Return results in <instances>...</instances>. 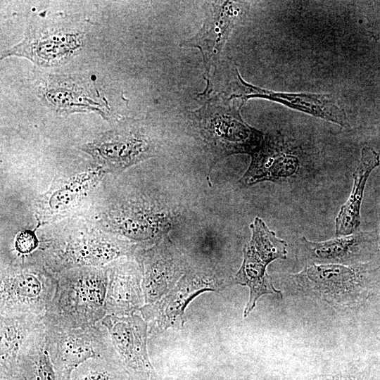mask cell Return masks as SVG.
I'll list each match as a JSON object with an SVG mask.
<instances>
[{
    "mask_svg": "<svg viewBox=\"0 0 380 380\" xmlns=\"http://www.w3.org/2000/svg\"><path fill=\"white\" fill-rule=\"evenodd\" d=\"M285 284L295 302L336 313L350 312L380 295V265L376 261L355 265H306L286 274Z\"/></svg>",
    "mask_w": 380,
    "mask_h": 380,
    "instance_id": "6da1fadb",
    "label": "cell"
},
{
    "mask_svg": "<svg viewBox=\"0 0 380 380\" xmlns=\"http://www.w3.org/2000/svg\"><path fill=\"white\" fill-rule=\"evenodd\" d=\"M136 247L90 223L72 221L42 236L37 262L57 274L72 268L108 265L132 255Z\"/></svg>",
    "mask_w": 380,
    "mask_h": 380,
    "instance_id": "7a4b0ae2",
    "label": "cell"
},
{
    "mask_svg": "<svg viewBox=\"0 0 380 380\" xmlns=\"http://www.w3.org/2000/svg\"><path fill=\"white\" fill-rule=\"evenodd\" d=\"M56 275V290L44 322L75 327L101 322L107 315L106 265L72 268Z\"/></svg>",
    "mask_w": 380,
    "mask_h": 380,
    "instance_id": "3957f363",
    "label": "cell"
},
{
    "mask_svg": "<svg viewBox=\"0 0 380 380\" xmlns=\"http://www.w3.org/2000/svg\"><path fill=\"white\" fill-rule=\"evenodd\" d=\"M44 324L46 347L58 380H69L72 372L91 358L120 361L101 322L77 327Z\"/></svg>",
    "mask_w": 380,
    "mask_h": 380,
    "instance_id": "277c9868",
    "label": "cell"
},
{
    "mask_svg": "<svg viewBox=\"0 0 380 380\" xmlns=\"http://www.w3.org/2000/svg\"><path fill=\"white\" fill-rule=\"evenodd\" d=\"M57 275L39 263L1 264L0 314L44 317L54 297Z\"/></svg>",
    "mask_w": 380,
    "mask_h": 380,
    "instance_id": "5b68a950",
    "label": "cell"
},
{
    "mask_svg": "<svg viewBox=\"0 0 380 380\" xmlns=\"http://www.w3.org/2000/svg\"><path fill=\"white\" fill-rule=\"evenodd\" d=\"M250 228L251 239L243 247V262L233 280L234 284L249 289L244 317L253 310L262 296L274 294L282 298V292L274 287L267 267L275 260L287 258V243L277 237L261 218L256 217Z\"/></svg>",
    "mask_w": 380,
    "mask_h": 380,
    "instance_id": "8992f818",
    "label": "cell"
},
{
    "mask_svg": "<svg viewBox=\"0 0 380 380\" xmlns=\"http://www.w3.org/2000/svg\"><path fill=\"white\" fill-rule=\"evenodd\" d=\"M239 106H226L209 98L196 116L201 133L215 160L234 153L251 155L264 141L266 134L249 126L241 118Z\"/></svg>",
    "mask_w": 380,
    "mask_h": 380,
    "instance_id": "52a82bcc",
    "label": "cell"
},
{
    "mask_svg": "<svg viewBox=\"0 0 380 380\" xmlns=\"http://www.w3.org/2000/svg\"><path fill=\"white\" fill-rule=\"evenodd\" d=\"M158 144L141 127L108 131L83 147L103 172L120 173L126 168L156 156Z\"/></svg>",
    "mask_w": 380,
    "mask_h": 380,
    "instance_id": "ba28073f",
    "label": "cell"
},
{
    "mask_svg": "<svg viewBox=\"0 0 380 380\" xmlns=\"http://www.w3.org/2000/svg\"><path fill=\"white\" fill-rule=\"evenodd\" d=\"M165 216L143 199H121L109 203L97 217L102 229L141 246L158 241L165 232Z\"/></svg>",
    "mask_w": 380,
    "mask_h": 380,
    "instance_id": "9c48e42d",
    "label": "cell"
},
{
    "mask_svg": "<svg viewBox=\"0 0 380 380\" xmlns=\"http://www.w3.org/2000/svg\"><path fill=\"white\" fill-rule=\"evenodd\" d=\"M224 284L203 273H186L165 296L145 304L139 312L148 324V338L156 337L175 326H183L184 310L189 303L206 291H219Z\"/></svg>",
    "mask_w": 380,
    "mask_h": 380,
    "instance_id": "30bf717a",
    "label": "cell"
},
{
    "mask_svg": "<svg viewBox=\"0 0 380 380\" xmlns=\"http://www.w3.org/2000/svg\"><path fill=\"white\" fill-rule=\"evenodd\" d=\"M379 234L358 230L349 235L322 241L299 237L295 242V255L303 267L311 264L355 265L376 261Z\"/></svg>",
    "mask_w": 380,
    "mask_h": 380,
    "instance_id": "8fae6325",
    "label": "cell"
},
{
    "mask_svg": "<svg viewBox=\"0 0 380 380\" xmlns=\"http://www.w3.org/2000/svg\"><path fill=\"white\" fill-rule=\"evenodd\" d=\"M101 322L107 329L120 362L129 376L158 380L148 352V324L141 314L108 315Z\"/></svg>",
    "mask_w": 380,
    "mask_h": 380,
    "instance_id": "7c38bea8",
    "label": "cell"
},
{
    "mask_svg": "<svg viewBox=\"0 0 380 380\" xmlns=\"http://www.w3.org/2000/svg\"><path fill=\"white\" fill-rule=\"evenodd\" d=\"M104 175V172L95 167L56 180L36 201V218L46 223L76 215L93 195Z\"/></svg>",
    "mask_w": 380,
    "mask_h": 380,
    "instance_id": "4fadbf2b",
    "label": "cell"
},
{
    "mask_svg": "<svg viewBox=\"0 0 380 380\" xmlns=\"http://www.w3.org/2000/svg\"><path fill=\"white\" fill-rule=\"evenodd\" d=\"M246 4L234 1H210L205 4L203 27L193 37L182 40V47L200 50L208 74L218 62L229 36L246 11Z\"/></svg>",
    "mask_w": 380,
    "mask_h": 380,
    "instance_id": "5bb4252c",
    "label": "cell"
},
{
    "mask_svg": "<svg viewBox=\"0 0 380 380\" xmlns=\"http://www.w3.org/2000/svg\"><path fill=\"white\" fill-rule=\"evenodd\" d=\"M141 248L134 258L141 266L145 304L153 303L167 293L182 277L184 262L168 243L157 241Z\"/></svg>",
    "mask_w": 380,
    "mask_h": 380,
    "instance_id": "9a60e30c",
    "label": "cell"
},
{
    "mask_svg": "<svg viewBox=\"0 0 380 380\" xmlns=\"http://www.w3.org/2000/svg\"><path fill=\"white\" fill-rule=\"evenodd\" d=\"M123 257L106 265L108 276L106 300L107 315L134 314L145 305L141 266L133 255L127 256L125 260Z\"/></svg>",
    "mask_w": 380,
    "mask_h": 380,
    "instance_id": "2e32d148",
    "label": "cell"
},
{
    "mask_svg": "<svg viewBox=\"0 0 380 380\" xmlns=\"http://www.w3.org/2000/svg\"><path fill=\"white\" fill-rule=\"evenodd\" d=\"M242 99H266L284 104L292 109L348 127V122L343 108L330 94L310 93H284L266 90L242 80Z\"/></svg>",
    "mask_w": 380,
    "mask_h": 380,
    "instance_id": "e0dca14e",
    "label": "cell"
},
{
    "mask_svg": "<svg viewBox=\"0 0 380 380\" xmlns=\"http://www.w3.org/2000/svg\"><path fill=\"white\" fill-rule=\"evenodd\" d=\"M250 156V165L240 180L245 186L291 177L300 165L296 156L283 151L277 139L268 134Z\"/></svg>",
    "mask_w": 380,
    "mask_h": 380,
    "instance_id": "ac0fdd59",
    "label": "cell"
},
{
    "mask_svg": "<svg viewBox=\"0 0 380 380\" xmlns=\"http://www.w3.org/2000/svg\"><path fill=\"white\" fill-rule=\"evenodd\" d=\"M379 165V154L371 147H363L360 161L353 173L352 191L335 220L336 236L349 235L360 230V210L366 183L372 172Z\"/></svg>",
    "mask_w": 380,
    "mask_h": 380,
    "instance_id": "d6986e66",
    "label": "cell"
},
{
    "mask_svg": "<svg viewBox=\"0 0 380 380\" xmlns=\"http://www.w3.org/2000/svg\"><path fill=\"white\" fill-rule=\"evenodd\" d=\"M42 324L43 317L34 315L0 314V373H11L18 369L22 347Z\"/></svg>",
    "mask_w": 380,
    "mask_h": 380,
    "instance_id": "ffe728a7",
    "label": "cell"
},
{
    "mask_svg": "<svg viewBox=\"0 0 380 380\" xmlns=\"http://www.w3.org/2000/svg\"><path fill=\"white\" fill-rule=\"evenodd\" d=\"M81 45L80 36L56 32L37 38H27L7 54L24 56L36 63L50 65L65 61Z\"/></svg>",
    "mask_w": 380,
    "mask_h": 380,
    "instance_id": "44dd1931",
    "label": "cell"
},
{
    "mask_svg": "<svg viewBox=\"0 0 380 380\" xmlns=\"http://www.w3.org/2000/svg\"><path fill=\"white\" fill-rule=\"evenodd\" d=\"M18 368L24 380H58L46 347L44 321L22 347Z\"/></svg>",
    "mask_w": 380,
    "mask_h": 380,
    "instance_id": "7402d4cb",
    "label": "cell"
},
{
    "mask_svg": "<svg viewBox=\"0 0 380 380\" xmlns=\"http://www.w3.org/2000/svg\"><path fill=\"white\" fill-rule=\"evenodd\" d=\"M129 374L116 360L91 358L72 373L69 380H129Z\"/></svg>",
    "mask_w": 380,
    "mask_h": 380,
    "instance_id": "603a6c76",
    "label": "cell"
},
{
    "mask_svg": "<svg viewBox=\"0 0 380 380\" xmlns=\"http://www.w3.org/2000/svg\"><path fill=\"white\" fill-rule=\"evenodd\" d=\"M310 380H370L369 368L359 360L332 365Z\"/></svg>",
    "mask_w": 380,
    "mask_h": 380,
    "instance_id": "cb8c5ba5",
    "label": "cell"
},
{
    "mask_svg": "<svg viewBox=\"0 0 380 380\" xmlns=\"http://www.w3.org/2000/svg\"><path fill=\"white\" fill-rule=\"evenodd\" d=\"M0 380H24L18 368L11 373H0Z\"/></svg>",
    "mask_w": 380,
    "mask_h": 380,
    "instance_id": "d4e9b609",
    "label": "cell"
},
{
    "mask_svg": "<svg viewBox=\"0 0 380 380\" xmlns=\"http://www.w3.org/2000/svg\"><path fill=\"white\" fill-rule=\"evenodd\" d=\"M379 224H380V213H379ZM379 248L380 251V227H379Z\"/></svg>",
    "mask_w": 380,
    "mask_h": 380,
    "instance_id": "484cf974",
    "label": "cell"
},
{
    "mask_svg": "<svg viewBox=\"0 0 380 380\" xmlns=\"http://www.w3.org/2000/svg\"><path fill=\"white\" fill-rule=\"evenodd\" d=\"M129 380H144V379H135V378H132V377L129 376Z\"/></svg>",
    "mask_w": 380,
    "mask_h": 380,
    "instance_id": "4316f807",
    "label": "cell"
},
{
    "mask_svg": "<svg viewBox=\"0 0 380 380\" xmlns=\"http://www.w3.org/2000/svg\"><path fill=\"white\" fill-rule=\"evenodd\" d=\"M379 341H380V340H379Z\"/></svg>",
    "mask_w": 380,
    "mask_h": 380,
    "instance_id": "83f0119b",
    "label": "cell"
}]
</instances>
